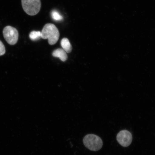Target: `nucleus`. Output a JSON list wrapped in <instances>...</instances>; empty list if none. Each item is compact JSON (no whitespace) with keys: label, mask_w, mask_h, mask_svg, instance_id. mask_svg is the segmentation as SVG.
I'll use <instances>...</instances> for the list:
<instances>
[{"label":"nucleus","mask_w":155,"mask_h":155,"mask_svg":"<svg viewBox=\"0 0 155 155\" xmlns=\"http://www.w3.org/2000/svg\"><path fill=\"white\" fill-rule=\"evenodd\" d=\"M59 36V30L53 24H46L41 32V38L43 39H48V43L50 45H54L57 43Z\"/></svg>","instance_id":"obj_1"},{"label":"nucleus","mask_w":155,"mask_h":155,"mask_svg":"<svg viewBox=\"0 0 155 155\" xmlns=\"http://www.w3.org/2000/svg\"><path fill=\"white\" fill-rule=\"evenodd\" d=\"M85 147L91 150L97 151L102 148L103 142L101 138L96 135H87L83 139Z\"/></svg>","instance_id":"obj_2"},{"label":"nucleus","mask_w":155,"mask_h":155,"mask_svg":"<svg viewBox=\"0 0 155 155\" xmlns=\"http://www.w3.org/2000/svg\"><path fill=\"white\" fill-rule=\"evenodd\" d=\"M51 15L52 18L55 21H61L63 19V17L55 10L52 11Z\"/></svg>","instance_id":"obj_9"},{"label":"nucleus","mask_w":155,"mask_h":155,"mask_svg":"<svg viewBox=\"0 0 155 155\" xmlns=\"http://www.w3.org/2000/svg\"><path fill=\"white\" fill-rule=\"evenodd\" d=\"M116 139L122 146L127 147L130 145L132 141V135L129 131L124 130L119 132L116 137Z\"/></svg>","instance_id":"obj_5"},{"label":"nucleus","mask_w":155,"mask_h":155,"mask_svg":"<svg viewBox=\"0 0 155 155\" xmlns=\"http://www.w3.org/2000/svg\"><path fill=\"white\" fill-rule=\"evenodd\" d=\"M61 45L63 49L67 53H70L72 49L71 46L69 41L67 38H64L61 40Z\"/></svg>","instance_id":"obj_7"},{"label":"nucleus","mask_w":155,"mask_h":155,"mask_svg":"<svg viewBox=\"0 0 155 155\" xmlns=\"http://www.w3.org/2000/svg\"><path fill=\"white\" fill-rule=\"evenodd\" d=\"M29 37L32 41H37L41 38V32L40 31H32L29 35Z\"/></svg>","instance_id":"obj_8"},{"label":"nucleus","mask_w":155,"mask_h":155,"mask_svg":"<svg viewBox=\"0 0 155 155\" xmlns=\"http://www.w3.org/2000/svg\"><path fill=\"white\" fill-rule=\"evenodd\" d=\"M3 33L4 37L9 44L13 45L17 43L19 34L16 28L10 26H6L3 29Z\"/></svg>","instance_id":"obj_4"},{"label":"nucleus","mask_w":155,"mask_h":155,"mask_svg":"<svg viewBox=\"0 0 155 155\" xmlns=\"http://www.w3.org/2000/svg\"><path fill=\"white\" fill-rule=\"evenodd\" d=\"M52 55L54 57L58 58L63 62L67 61L68 56L66 52L63 48H59L53 52Z\"/></svg>","instance_id":"obj_6"},{"label":"nucleus","mask_w":155,"mask_h":155,"mask_svg":"<svg viewBox=\"0 0 155 155\" xmlns=\"http://www.w3.org/2000/svg\"><path fill=\"white\" fill-rule=\"evenodd\" d=\"M22 8L27 14L36 15L39 12L41 7L40 0H21Z\"/></svg>","instance_id":"obj_3"},{"label":"nucleus","mask_w":155,"mask_h":155,"mask_svg":"<svg viewBox=\"0 0 155 155\" xmlns=\"http://www.w3.org/2000/svg\"><path fill=\"white\" fill-rule=\"evenodd\" d=\"M5 53V49L4 45L0 40V56L3 55Z\"/></svg>","instance_id":"obj_10"}]
</instances>
